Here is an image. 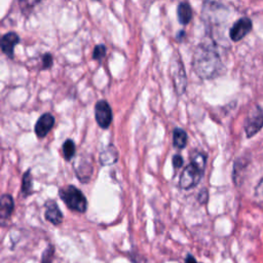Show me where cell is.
Returning <instances> with one entry per match:
<instances>
[{
    "mask_svg": "<svg viewBox=\"0 0 263 263\" xmlns=\"http://www.w3.org/2000/svg\"><path fill=\"white\" fill-rule=\"evenodd\" d=\"M253 25L252 21L248 17H240L237 20L229 30V37L232 41L237 42L245 38L251 31Z\"/></svg>",
    "mask_w": 263,
    "mask_h": 263,
    "instance_id": "8992f818",
    "label": "cell"
},
{
    "mask_svg": "<svg viewBox=\"0 0 263 263\" xmlns=\"http://www.w3.org/2000/svg\"><path fill=\"white\" fill-rule=\"evenodd\" d=\"M254 197H255L256 203H257L260 208L263 209V178L259 181L258 185H257L256 188H255Z\"/></svg>",
    "mask_w": 263,
    "mask_h": 263,
    "instance_id": "ac0fdd59",
    "label": "cell"
},
{
    "mask_svg": "<svg viewBox=\"0 0 263 263\" xmlns=\"http://www.w3.org/2000/svg\"><path fill=\"white\" fill-rule=\"evenodd\" d=\"M188 141L187 133L180 127H176L173 130V145L177 149H183L186 147Z\"/></svg>",
    "mask_w": 263,
    "mask_h": 263,
    "instance_id": "9a60e30c",
    "label": "cell"
},
{
    "mask_svg": "<svg viewBox=\"0 0 263 263\" xmlns=\"http://www.w3.org/2000/svg\"><path fill=\"white\" fill-rule=\"evenodd\" d=\"M182 164H183V158H182V156L179 155V154L174 155V156H173V165H174V167L177 170V168L181 167Z\"/></svg>",
    "mask_w": 263,
    "mask_h": 263,
    "instance_id": "603a6c76",
    "label": "cell"
},
{
    "mask_svg": "<svg viewBox=\"0 0 263 263\" xmlns=\"http://www.w3.org/2000/svg\"><path fill=\"white\" fill-rule=\"evenodd\" d=\"M52 65V57L50 53H45L42 57V69L50 68Z\"/></svg>",
    "mask_w": 263,
    "mask_h": 263,
    "instance_id": "7402d4cb",
    "label": "cell"
},
{
    "mask_svg": "<svg viewBox=\"0 0 263 263\" xmlns=\"http://www.w3.org/2000/svg\"><path fill=\"white\" fill-rule=\"evenodd\" d=\"M173 76H174V83H175L176 91L179 95H182L186 88V75H185V71H184L182 62L178 61L177 70L174 71Z\"/></svg>",
    "mask_w": 263,
    "mask_h": 263,
    "instance_id": "4fadbf2b",
    "label": "cell"
},
{
    "mask_svg": "<svg viewBox=\"0 0 263 263\" xmlns=\"http://www.w3.org/2000/svg\"><path fill=\"white\" fill-rule=\"evenodd\" d=\"M118 159V152L117 149L112 145L109 144L107 147H105L99 156L100 163L102 165H112L117 162Z\"/></svg>",
    "mask_w": 263,
    "mask_h": 263,
    "instance_id": "7c38bea8",
    "label": "cell"
},
{
    "mask_svg": "<svg viewBox=\"0 0 263 263\" xmlns=\"http://www.w3.org/2000/svg\"><path fill=\"white\" fill-rule=\"evenodd\" d=\"M223 62L217 48L211 43L199 44L193 54V70L201 79H212L223 71Z\"/></svg>",
    "mask_w": 263,
    "mask_h": 263,
    "instance_id": "6da1fadb",
    "label": "cell"
},
{
    "mask_svg": "<svg viewBox=\"0 0 263 263\" xmlns=\"http://www.w3.org/2000/svg\"><path fill=\"white\" fill-rule=\"evenodd\" d=\"M20 42V37L14 32H8L4 34L1 38V49L4 54H6L8 58L13 57V48L14 46Z\"/></svg>",
    "mask_w": 263,
    "mask_h": 263,
    "instance_id": "ba28073f",
    "label": "cell"
},
{
    "mask_svg": "<svg viewBox=\"0 0 263 263\" xmlns=\"http://www.w3.org/2000/svg\"><path fill=\"white\" fill-rule=\"evenodd\" d=\"M32 177H31V171L28 170L24 176H23V180H22V193L24 196H29L32 193Z\"/></svg>",
    "mask_w": 263,
    "mask_h": 263,
    "instance_id": "e0dca14e",
    "label": "cell"
},
{
    "mask_svg": "<svg viewBox=\"0 0 263 263\" xmlns=\"http://www.w3.org/2000/svg\"><path fill=\"white\" fill-rule=\"evenodd\" d=\"M177 15L180 24L187 25L192 17V9L188 2H181L178 5L177 9Z\"/></svg>",
    "mask_w": 263,
    "mask_h": 263,
    "instance_id": "5bb4252c",
    "label": "cell"
},
{
    "mask_svg": "<svg viewBox=\"0 0 263 263\" xmlns=\"http://www.w3.org/2000/svg\"><path fill=\"white\" fill-rule=\"evenodd\" d=\"M95 117L97 123L102 128H108L112 122V110L107 101H98L95 106Z\"/></svg>",
    "mask_w": 263,
    "mask_h": 263,
    "instance_id": "5b68a950",
    "label": "cell"
},
{
    "mask_svg": "<svg viewBox=\"0 0 263 263\" xmlns=\"http://www.w3.org/2000/svg\"><path fill=\"white\" fill-rule=\"evenodd\" d=\"M263 126V107L256 105L250 112L245 122V130L248 137H253Z\"/></svg>",
    "mask_w": 263,
    "mask_h": 263,
    "instance_id": "277c9868",
    "label": "cell"
},
{
    "mask_svg": "<svg viewBox=\"0 0 263 263\" xmlns=\"http://www.w3.org/2000/svg\"><path fill=\"white\" fill-rule=\"evenodd\" d=\"M44 216L48 222L55 226L60 225L63 221V214L58 204L53 200H48L46 202V210Z\"/></svg>",
    "mask_w": 263,
    "mask_h": 263,
    "instance_id": "30bf717a",
    "label": "cell"
},
{
    "mask_svg": "<svg viewBox=\"0 0 263 263\" xmlns=\"http://www.w3.org/2000/svg\"><path fill=\"white\" fill-rule=\"evenodd\" d=\"M76 152L75 143L71 139H67L63 144V155L67 161L71 160Z\"/></svg>",
    "mask_w": 263,
    "mask_h": 263,
    "instance_id": "2e32d148",
    "label": "cell"
},
{
    "mask_svg": "<svg viewBox=\"0 0 263 263\" xmlns=\"http://www.w3.org/2000/svg\"><path fill=\"white\" fill-rule=\"evenodd\" d=\"M14 209V201L10 194L4 193L0 198V218L2 222L10 218Z\"/></svg>",
    "mask_w": 263,
    "mask_h": 263,
    "instance_id": "8fae6325",
    "label": "cell"
},
{
    "mask_svg": "<svg viewBox=\"0 0 263 263\" xmlns=\"http://www.w3.org/2000/svg\"><path fill=\"white\" fill-rule=\"evenodd\" d=\"M54 124V117L50 113L42 114L36 124H35V134L38 138H44L52 128Z\"/></svg>",
    "mask_w": 263,
    "mask_h": 263,
    "instance_id": "52a82bcc",
    "label": "cell"
},
{
    "mask_svg": "<svg viewBox=\"0 0 263 263\" xmlns=\"http://www.w3.org/2000/svg\"><path fill=\"white\" fill-rule=\"evenodd\" d=\"M73 166L75 170V174L80 182L86 183L89 181V179L91 178V175H92L91 162H89L88 160H85V159H82V160L79 159L77 161V163Z\"/></svg>",
    "mask_w": 263,
    "mask_h": 263,
    "instance_id": "9c48e42d",
    "label": "cell"
},
{
    "mask_svg": "<svg viewBox=\"0 0 263 263\" xmlns=\"http://www.w3.org/2000/svg\"><path fill=\"white\" fill-rule=\"evenodd\" d=\"M185 263H198V262L195 260V258L191 254H188L185 258Z\"/></svg>",
    "mask_w": 263,
    "mask_h": 263,
    "instance_id": "d4e9b609",
    "label": "cell"
},
{
    "mask_svg": "<svg viewBox=\"0 0 263 263\" xmlns=\"http://www.w3.org/2000/svg\"><path fill=\"white\" fill-rule=\"evenodd\" d=\"M205 155L201 152H195L191 158L190 163L183 170L180 176V187L185 190L195 187L202 179L205 170Z\"/></svg>",
    "mask_w": 263,
    "mask_h": 263,
    "instance_id": "7a4b0ae2",
    "label": "cell"
},
{
    "mask_svg": "<svg viewBox=\"0 0 263 263\" xmlns=\"http://www.w3.org/2000/svg\"><path fill=\"white\" fill-rule=\"evenodd\" d=\"M105 54H106V46L104 44H99L93 49L92 58L95 60H101L105 57Z\"/></svg>",
    "mask_w": 263,
    "mask_h": 263,
    "instance_id": "44dd1931",
    "label": "cell"
},
{
    "mask_svg": "<svg viewBox=\"0 0 263 263\" xmlns=\"http://www.w3.org/2000/svg\"><path fill=\"white\" fill-rule=\"evenodd\" d=\"M59 195L64 203L72 211L84 213L87 209V200L84 194L74 185H67L60 189Z\"/></svg>",
    "mask_w": 263,
    "mask_h": 263,
    "instance_id": "3957f363",
    "label": "cell"
},
{
    "mask_svg": "<svg viewBox=\"0 0 263 263\" xmlns=\"http://www.w3.org/2000/svg\"><path fill=\"white\" fill-rule=\"evenodd\" d=\"M41 0H18V5L23 11H27V10H31Z\"/></svg>",
    "mask_w": 263,
    "mask_h": 263,
    "instance_id": "ffe728a7",
    "label": "cell"
},
{
    "mask_svg": "<svg viewBox=\"0 0 263 263\" xmlns=\"http://www.w3.org/2000/svg\"><path fill=\"white\" fill-rule=\"evenodd\" d=\"M197 199H198V201H199L200 203H204V202H206V200H208V191H206L205 189L200 190V192H199V194H198Z\"/></svg>",
    "mask_w": 263,
    "mask_h": 263,
    "instance_id": "cb8c5ba5",
    "label": "cell"
},
{
    "mask_svg": "<svg viewBox=\"0 0 263 263\" xmlns=\"http://www.w3.org/2000/svg\"><path fill=\"white\" fill-rule=\"evenodd\" d=\"M53 246L52 245H48L47 248L44 250L43 254H42V259H41V263H51L52 262V258H53Z\"/></svg>",
    "mask_w": 263,
    "mask_h": 263,
    "instance_id": "d6986e66",
    "label": "cell"
}]
</instances>
